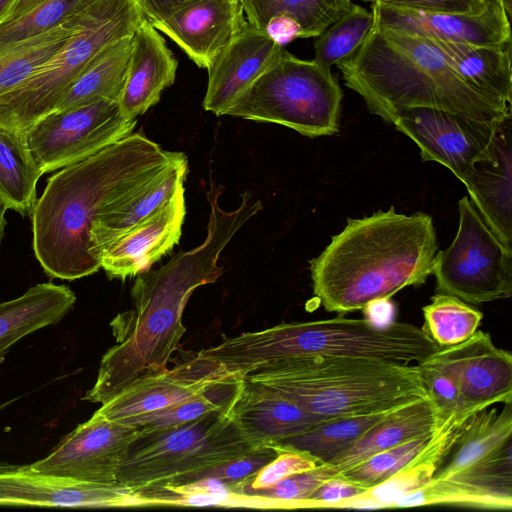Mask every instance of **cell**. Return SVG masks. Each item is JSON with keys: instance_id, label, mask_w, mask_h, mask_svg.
I'll use <instances>...</instances> for the list:
<instances>
[{"instance_id": "cell-1", "label": "cell", "mask_w": 512, "mask_h": 512, "mask_svg": "<svg viewBox=\"0 0 512 512\" xmlns=\"http://www.w3.org/2000/svg\"><path fill=\"white\" fill-rule=\"evenodd\" d=\"M222 189L211 182L207 191L210 214L204 242L136 278L131 289L135 309L119 313L110 322L116 344L103 355L85 400L103 404L133 383L167 370L186 332L182 317L189 298L198 287L221 276V252L262 209L261 201L247 191L236 209L224 210L219 204Z\"/></svg>"}, {"instance_id": "cell-2", "label": "cell", "mask_w": 512, "mask_h": 512, "mask_svg": "<svg viewBox=\"0 0 512 512\" xmlns=\"http://www.w3.org/2000/svg\"><path fill=\"white\" fill-rule=\"evenodd\" d=\"M182 152L166 151L140 132L49 177L31 214L33 250L50 279L76 280L100 265L88 252L91 224L108 204L150 181Z\"/></svg>"}, {"instance_id": "cell-3", "label": "cell", "mask_w": 512, "mask_h": 512, "mask_svg": "<svg viewBox=\"0 0 512 512\" xmlns=\"http://www.w3.org/2000/svg\"><path fill=\"white\" fill-rule=\"evenodd\" d=\"M438 245L430 215L394 207L348 219L346 227L310 261L313 292L329 312L362 310L432 274Z\"/></svg>"}, {"instance_id": "cell-4", "label": "cell", "mask_w": 512, "mask_h": 512, "mask_svg": "<svg viewBox=\"0 0 512 512\" xmlns=\"http://www.w3.org/2000/svg\"><path fill=\"white\" fill-rule=\"evenodd\" d=\"M368 110L388 123L411 107H429L500 123L511 105L464 81L427 38L380 27L375 21L358 49L336 65Z\"/></svg>"}, {"instance_id": "cell-5", "label": "cell", "mask_w": 512, "mask_h": 512, "mask_svg": "<svg viewBox=\"0 0 512 512\" xmlns=\"http://www.w3.org/2000/svg\"><path fill=\"white\" fill-rule=\"evenodd\" d=\"M278 391L324 421L368 415L429 398L417 365L334 357H295L243 376Z\"/></svg>"}, {"instance_id": "cell-6", "label": "cell", "mask_w": 512, "mask_h": 512, "mask_svg": "<svg viewBox=\"0 0 512 512\" xmlns=\"http://www.w3.org/2000/svg\"><path fill=\"white\" fill-rule=\"evenodd\" d=\"M144 20L134 0H97L82 10L65 44L30 78L0 96V127L25 138L101 51L133 35Z\"/></svg>"}, {"instance_id": "cell-7", "label": "cell", "mask_w": 512, "mask_h": 512, "mask_svg": "<svg viewBox=\"0 0 512 512\" xmlns=\"http://www.w3.org/2000/svg\"><path fill=\"white\" fill-rule=\"evenodd\" d=\"M262 447L232 411L181 425L139 430L122 461L116 483L138 491L159 485H187L198 473Z\"/></svg>"}, {"instance_id": "cell-8", "label": "cell", "mask_w": 512, "mask_h": 512, "mask_svg": "<svg viewBox=\"0 0 512 512\" xmlns=\"http://www.w3.org/2000/svg\"><path fill=\"white\" fill-rule=\"evenodd\" d=\"M440 348L422 328L410 323L377 324L343 316L281 323L254 332L251 340L259 363L319 356L410 364L424 361Z\"/></svg>"}, {"instance_id": "cell-9", "label": "cell", "mask_w": 512, "mask_h": 512, "mask_svg": "<svg viewBox=\"0 0 512 512\" xmlns=\"http://www.w3.org/2000/svg\"><path fill=\"white\" fill-rule=\"evenodd\" d=\"M342 97L331 69L283 49L224 115L283 125L308 137L333 135Z\"/></svg>"}, {"instance_id": "cell-10", "label": "cell", "mask_w": 512, "mask_h": 512, "mask_svg": "<svg viewBox=\"0 0 512 512\" xmlns=\"http://www.w3.org/2000/svg\"><path fill=\"white\" fill-rule=\"evenodd\" d=\"M459 225L451 245L437 252L436 291L482 304L512 295V251L486 224L467 196L458 203Z\"/></svg>"}, {"instance_id": "cell-11", "label": "cell", "mask_w": 512, "mask_h": 512, "mask_svg": "<svg viewBox=\"0 0 512 512\" xmlns=\"http://www.w3.org/2000/svg\"><path fill=\"white\" fill-rule=\"evenodd\" d=\"M137 119L128 118L118 101L54 110L26 134L28 148L41 172L78 163L133 132Z\"/></svg>"}, {"instance_id": "cell-12", "label": "cell", "mask_w": 512, "mask_h": 512, "mask_svg": "<svg viewBox=\"0 0 512 512\" xmlns=\"http://www.w3.org/2000/svg\"><path fill=\"white\" fill-rule=\"evenodd\" d=\"M512 402L472 415L432 479L512 494Z\"/></svg>"}, {"instance_id": "cell-13", "label": "cell", "mask_w": 512, "mask_h": 512, "mask_svg": "<svg viewBox=\"0 0 512 512\" xmlns=\"http://www.w3.org/2000/svg\"><path fill=\"white\" fill-rule=\"evenodd\" d=\"M500 123L441 109L411 107L400 111L392 124L417 144L423 161L444 165L463 183L476 162L493 157Z\"/></svg>"}, {"instance_id": "cell-14", "label": "cell", "mask_w": 512, "mask_h": 512, "mask_svg": "<svg viewBox=\"0 0 512 512\" xmlns=\"http://www.w3.org/2000/svg\"><path fill=\"white\" fill-rule=\"evenodd\" d=\"M137 426L109 420L96 411L61 438L43 459L32 463L39 472L78 482L112 484Z\"/></svg>"}, {"instance_id": "cell-15", "label": "cell", "mask_w": 512, "mask_h": 512, "mask_svg": "<svg viewBox=\"0 0 512 512\" xmlns=\"http://www.w3.org/2000/svg\"><path fill=\"white\" fill-rule=\"evenodd\" d=\"M0 506H138L135 491L118 483L73 481L36 471L31 464L0 462Z\"/></svg>"}, {"instance_id": "cell-16", "label": "cell", "mask_w": 512, "mask_h": 512, "mask_svg": "<svg viewBox=\"0 0 512 512\" xmlns=\"http://www.w3.org/2000/svg\"><path fill=\"white\" fill-rule=\"evenodd\" d=\"M427 360L457 381L469 408L481 411L512 402V356L497 348L488 333L477 330L469 339L440 348Z\"/></svg>"}, {"instance_id": "cell-17", "label": "cell", "mask_w": 512, "mask_h": 512, "mask_svg": "<svg viewBox=\"0 0 512 512\" xmlns=\"http://www.w3.org/2000/svg\"><path fill=\"white\" fill-rule=\"evenodd\" d=\"M186 213L184 186L99 255L100 267L109 279L125 280L149 270L179 243Z\"/></svg>"}, {"instance_id": "cell-18", "label": "cell", "mask_w": 512, "mask_h": 512, "mask_svg": "<svg viewBox=\"0 0 512 512\" xmlns=\"http://www.w3.org/2000/svg\"><path fill=\"white\" fill-rule=\"evenodd\" d=\"M227 373L221 364L196 353L170 370L133 383L96 412L113 421L142 416L193 397Z\"/></svg>"}, {"instance_id": "cell-19", "label": "cell", "mask_w": 512, "mask_h": 512, "mask_svg": "<svg viewBox=\"0 0 512 512\" xmlns=\"http://www.w3.org/2000/svg\"><path fill=\"white\" fill-rule=\"evenodd\" d=\"M284 49L265 30L249 24L214 57L203 108L217 116L259 78Z\"/></svg>"}, {"instance_id": "cell-20", "label": "cell", "mask_w": 512, "mask_h": 512, "mask_svg": "<svg viewBox=\"0 0 512 512\" xmlns=\"http://www.w3.org/2000/svg\"><path fill=\"white\" fill-rule=\"evenodd\" d=\"M371 11L380 27L409 35L477 46L511 45V21L489 8L479 15H462L394 9L372 2Z\"/></svg>"}, {"instance_id": "cell-21", "label": "cell", "mask_w": 512, "mask_h": 512, "mask_svg": "<svg viewBox=\"0 0 512 512\" xmlns=\"http://www.w3.org/2000/svg\"><path fill=\"white\" fill-rule=\"evenodd\" d=\"M246 24L241 0H194L151 25L207 69Z\"/></svg>"}, {"instance_id": "cell-22", "label": "cell", "mask_w": 512, "mask_h": 512, "mask_svg": "<svg viewBox=\"0 0 512 512\" xmlns=\"http://www.w3.org/2000/svg\"><path fill=\"white\" fill-rule=\"evenodd\" d=\"M511 115L497 127L494 155L476 162L463 181L471 202L501 243L512 251Z\"/></svg>"}, {"instance_id": "cell-23", "label": "cell", "mask_w": 512, "mask_h": 512, "mask_svg": "<svg viewBox=\"0 0 512 512\" xmlns=\"http://www.w3.org/2000/svg\"><path fill=\"white\" fill-rule=\"evenodd\" d=\"M232 414L253 441L271 447L327 422L278 391L246 380Z\"/></svg>"}, {"instance_id": "cell-24", "label": "cell", "mask_w": 512, "mask_h": 512, "mask_svg": "<svg viewBox=\"0 0 512 512\" xmlns=\"http://www.w3.org/2000/svg\"><path fill=\"white\" fill-rule=\"evenodd\" d=\"M132 40L119 105L128 118L137 119L158 103L162 91L174 83L178 63L163 37L147 20L136 29Z\"/></svg>"}, {"instance_id": "cell-25", "label": "cell", "mask_w": 512, "mask_h": 512, "mask_svg": "<svg viewBox=\"0 0 512 512\" xmlns=\"http://www.w3.org/2000/svg\"><path fill=\"white\" fill-rule=\"evenodd\" d=\"M187 173L188 161L182 153L140 193L123 205L97 215L89 231L88 252L93 260L100 265L101 251L169 200L184 184Z\"/></svg>"}, {"instance_id": "cell-26", "label": "cell", "mask_w": 512, "mask_h": 512, "mask_svg": "<svg viewBox=\"0 0 512 512\" xmlns=\"http://www.w3.org/2000/svg\"><path fill=\"white\" fill-rule=\"evenodd\" d=\"M75 302V293L68 286L52 282L36 284L21 296L1 302L0 362L21 338L58 323Z\"/></svg>"}, {"instance_id": "cell-27", "label": "cell", "mask_w": 512, "mask_h": 512, "mask_svg": "<svg viewBox=\"0 0 512 512\" xmlns=\"http://www.w3.org/2000/svg\"><path fill=\"white\" fill-rule=\"evenodd\" d=\"M436 426L437 411L430 398L412 401L391 411L328 464L343 472L372 455L433 432Z\"/></svg>"}, {"instance_id": "cell-28", "label": "cell", "mask_w": 512, "mask_h": 512, "mask_svg": "<svg viewBox=\"0 0 512 512\" xmlns=\"http://www.w3.org/2000/svg\"><path fill=\"white\" fill-rule=\"evenodd\" d=\"M427 39L464 81L496 100L512 104V45L491 47Z\"/></svg>"}, {"instance_id": "cell-29", "label": "cell", "mask_w": 512, "mask_h": 512, "mask_svg": "<svg viewBox=\"0 0 512 512\" xmlns=\"http://www.w3.org/2000/svg\"><path fill=\"white\" fill-rule=\"evenodd\" d=\"M132 36L122 38L101 51L72 82L54 110L102 100L119 102L133 48Z\"/></svg>"}, {"instance_id": "cell-30", "label": "cell", "mask_w": 512, "mask_h": 512, "mask_svg": "<svg viewBox=\"0 0 512 512\" xmlns=\"http://www.w3.org/2000/svg\"><path fill=\"white\" fill-rule=\"evenodd\" d=\"M79 13L43 33L0 40V96L30 78L65 44L78 26Z\"/></svg>"}, {"instance_id": "cell-31", "label": "cell", "mask_w": 512, "mask_h": 512, "mask_svg": "<svg viewBox=\"0 0 512 512\" xmlns=\"http://www.w3.org/2000/svg\"><path fill=\"white\" fill-rule=\"evenodd\" d=\"M243 376L227 373L193 397L168 408L119 421L137 426L139 430L162 429L181 425L198 418L229 413L244 387Z\"/></svg>"}, {"instance_id": "cell-32", "label": "cell", "mask_w": 512, "mask_h": 512, "mask_svg": "<svg viewBox=\"0 0 512 512\" xmlns=\"http://www.w3.org/2000/svg\"><path fill=\"white\" fill-rule=\"evenodd\" d=\"M42 175L26 139L0 127V202L7 210L31 216Z\"/></svg>"}, {"instance_id": "cell-33", "label": "cell", "mask_w": 512, "mask_h": 512, "mask_svg": "<svg viewBox=\"0 0 512 512\" xmlns=\"http://www.w3.org/2000/svg\"><path fill=\"white\" fill-rule=\"evenodd\" d=\"M247 22L265 30L276 17L294 19L302 38L317 37L356 6L352 0H241Z\"/></svg>"}, {"instance_id": "cell-34", "label": "cell", "mask_w": 512, "mask_h": 512, "mask_svg": "<svg viewBox=\"0 0 512 512\" xmlns=\"http://www.w3.org/2000/svg\"><path fill=\"white\" fill-rule=\"evenodd\" d=\"M393 410L332 420L279 445L304 451L320 463H330Z\"/></svg>"}, {"instance_id": "cell-35", "label": "cell", "mask_w": 512, "mask_h": 512, "mask_svg": "<svg viewBox=\"0 0 512 512\" xmlns=\"http://www.w3.org/2000/svg\"><path fill=\"white\" fill-rule=\"evenodd\" d=\"M457 505L484 509L511 510L512 495L452 479H432L393 504L396 507Z\"/></svg>"}, {"instance_id": "cell-36", "label": "cell", "mask_w": 512, "mask_h": 512, "mask_svg": "<svg viewBox=\"0 0 512 512\" xmlns=\"http://www.w3.org/2000/svg\"><path fill=\"white\" fill-rule=\"evenodd\" d=\"M422 329L440 347H449L469 339L483 319L479 310L465 301L445 293H437L422 308Z\"/></svg>"}, {"instance_id": "cell-37", "label": "cell", "mask_w": 512, "mask_h": 512, "mask_svg": "<svg viewBox=\"0 0 512 512\" xmlns=\"http://www.w3.org/2000/svg\"><path fill=\"white\" fill-rule=\"evenodd\" d=\"M373 21L372 11L356 4L352 11L316 37L314 60L331 69L332 66L349 58L367 36Z\"/></svg>"}, {"instance_id": "cell-38", "label": "cell", "mask_w": 512, "mask_h": 512, "mask_svg": "<svg viewBox=\"0 0 512 512\" xmlns=\"http://www.w3.org/2000/svg\"><path fill=\"white\" fill-rule=\"evenodd\" d=\"M436 469L430 464L406 465L387 480L354 497L331 503L328 508H393L396 500L427 485Z\"/></svg>"}, {"instance_id": "cell-39", "label": "cell", "mask_w": 512, "mask_h": 512, "mask_svg": "<svg viewBox=\"0 0 512 512\" xmlns=\"http://www.w3.org/2000/svg\"><path fill=\"white\" fill-rule=\"evenodd\" d=\"M433 432L372 455L363 462L339 472L337 476L365 489L373 487L409 464L427 445Z\"/></svg>"}, {"instance_id": "cell-40", "label": "cell", "mask_w": 512, "mask_h": 512, "mask_svg": "<svg viewBox=\"0 0 512 512\" xmlns=\"http://www.w3.org/2000/svg\"><path fill=\"white\" fill-rule=\"evenodd\" d=\"M339 471L328 463L319 464L313 469L293 474L273 486L261 490H241L229 494L248 500L264 501L270 507L292 508L296 502L306 500L324 482L337 476Z\"/></svg>"}, {"instance_id": "cell-41", "label": "cell", "mask_w": 512, "mask_h": 512, "mask_svg": "<svg viewBox=\"0 0 512 512\" xmlns=\"http://www.w3.org/2000/svg\"><path fill=\"white\" fill-rule=\"evenodd\" d=\"M97 0H45L21 17L0 25V40L27 38L70 19Z\"/></svg>"}, {"instance_id": "cell-42", "label": "cell", "mask_w": 512, "mask_h": 512, "mask_svg": "<svg viewBox=\"0 0 512 512\" xmlns=\"http://www.w3.org/2000/svg\"><path fill=\"white\" fill-rule=\"evenodd\" d=\"M428 395L437 411V426L459 413L474 414L479 411L467 407L462 399L457 381L446 371L427 359L417 363Z\"/></svg>"}, {"instance_id": "cell-43", "label": "cell", "mask_w": 512, "mask_h": 512, "mask_svg": "<svg viewBox=\"0 0 512 512\" xmlns=\"http://www.w3.org/2000/svg\"><path fill=\"white\" fill-rule=\"evenodd\" d=\"M277 456L265 465L246 485H235L229 488V494L241 490L266 489L277 482L296 473L315 468L319 464L313 456L285 445L272 446Z\"/></svg>"}, {"instance_id": "cell-44", "label": "cell", "mask_w": 512, "mask_h": 512, "mask_svg": "<svg viewBox=\"0 0 512 512\" xmlns=\"http://www.w3.org/2000/svg\"><path fill=\"white\" fill-rule=\"evenodd\" d=\"M276 456L277 451L274 447L262 446L245 456L198 473L189 484L212 479L224 484L228 490L235 485H246Z\"/></svg>"}, {"instance_id": "cell-45", "label": "cell", "mask_w": 512, "mask_h": 512, "mask_svg": "<svg viewBox=\"0 0 512 512\" xmlns=\"http://www.w3.org/2000/svg\"><path fill=\"white\" fill-rule=\"evenodd\" d=\"M380 5L430 13L479 15L486 10L485 0H373Z\"/></svg>"}, {"instance_id": "cell-46", "label": "cell", "mask_w": 512, "mask_h": 512, "mask_svg": "<svg viewBox=\"0 0 512 512\" xmlns=\"http://www.w3.org/2000/svg\"><path fill=\"white\" fill-rule=\"evenodd\" d=\"M365 490L335 476L319 486L308 499L296 502L292 508H328L331 503L354 497Z\"/></svg>"}, {"instance_id": "cell-47", "label": "cell", "mask_w": 512, "mask_h": 512, "mask_svg": "<svg viewBox=\"0 0 512 512\" xmlns=\"http://www.w3.org/2000/svg\"><path fill=\"white\" fill-rule=\"evenodd\" d=\"M145 20L159 22L194 0H134Z\"/></svg>"}, {"instance_id": "cell-48", "label": "cell", "mask_w": 512, "mask_h": 512, "mask_svg": "<svg viewBox=\"0 0 512 512\" xmlns=\"http://www.w3.org/2000/svg\"><path fill=\"white\" fill-rule=\"evenodd\" d=\"M265 31L283 47L296 38H302L300 25L294 19L286 16L271 19Z\"/></svg>"}, {"instance_id": "cell-49", "label": "cell", "mask_w": 512, "mask_h": 512, "mask_svg": "<svg viewBox=\"0 0 512 512\" xmlns=\"http://www.w3.org/2000/svg\"><path fill=\"white\" fill-rule=\"evenodd\" d=\"M390 299H379L366 305L362 309L365 318L377 324H388L394 321L395 307Z\"/></svg>"}, {"instance_id": "cell-50", "label": "cell", "mask_w": 512, "mask_h": 512, "mask_svg": "<svg viewBox=\"0 0 512 512\" xmlns=\"http://www.w3.org/2000/svg\"><path fill=\"white\" fill-rule=\"evenodd\" d=\"M44 1L45 0H14L5 16L4 21L1 24L7 23L9 21L21 17L22 15L33 10L35 7H37Z\"/></svg>"}, {"instance_id": "cell-51", "label": "cell", "mask_w": 512, "mask_h": 512, "mask_svg": "<svg viewBox=\"0 0 512 512\" xmlns=\"http://www.w3.org/2000/svg\"><path fill=\"white\" fill-rule=\"evenodd\" d=\"M7 211V208L0 202V247L2 240L5 235V226H6V220H5V212Z\"/></svg>"}, {"instance_id": "cell-52", "label": "cell", "mask_w": 512, "mask_h": 512, "mask_svg": "<svg viewBox=\"0 0 512 512\" xmlns=\"http://www.w3.org/2000/svg\"><path fill=\"white\" fill-rule=\"evenodd\" d=\"M14 0H0V24L4 21L5 16Z\"/></svg>"}, {"instance_id": "cell-53", "label": "cell", "mask_w": 512, "mask_h": 512, "mask_svg": "<svg viewBox=\"0 0 512 512\" xmlns=\"http://www.w3.org/2000/svg\"><path fill=\"white\" fill-rule=\"evenodd\" d=\"M485 3H486V8L505 13L501 0H485ZM505 15H506V13H505Z\"/></svg>"}, {"instance_id": "cell-54", "label": "cell", "mask_w": 512, "mask_h": 512, "mask_svg": "<svg viewBox=\"0 0 512 512\" xmlns=\"http://www.w3.org/2000/svg\"><path fill=\"white\" fill-rule=\"evenodd\" d=\"M504 11L509 20H511V0H501Z\"/></svg>"}, {"instance_id": "cell-55", "label": "cell", "mask_w": 512, "mask_h": 512, "mask_svg": "<svg viewBox=\"0 0 512 512\" xmlns=\"http://www.w3.org/2000/svg\"><path fill=\"white\" fill-rule=\"evenodd\" d=\"M362 1H364V2H370V3H372V2H373V0H362Z\"/></svg>"}, {"instance_id": "cell-56", "label": "cell", "mask_w": 512, "mask_h": 512, "mask_svg": "<svg viewBox=\"0 0 512 512\" xmlns=\"http://www.w3.org/2000/svg\"><path fill=\"white\" fill-rule=\"evenodd\" d=\"M2 406H4V405H2ZM2 406H1V407H2Z\"/></svg>"}]
</instances>
